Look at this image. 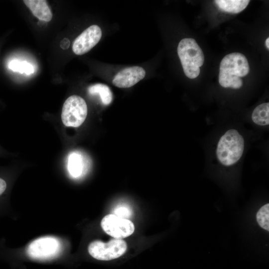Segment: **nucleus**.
Here are the masks:
<instances>
[{
    "mask_svg": "<svg viewBox=\"0 0 269 269\" xmlns=\"http://www.w3.org/2000/svg\"><path fill=\"white\" fill-rule=\"evenodd\" d=\"M250 66L246 56L240 53L226 55L220 65L219 83L224 88L239 89L243 84L241 77L247 75Z\"/></svg>",
    "mask_w": 269,
    "mask_h": 269,
    "instance_id": "1",
    "label": "nucleus"
},
{
    "mask_svg": "<svg viewBox=\"0 0 269 269\" xmlns=\"http://www.w3.org/2000/svg\"><path fill=\"white\" fill-rule=\"evenodd\" d=\"M177 53L185 75L190 79L198 77L204 56L195 40L191 38L182 39L177 47Z\"/></svg>",
    "mask_w": 269,
    "mask_h": 269,
    "instance_id": "2",
    "label": "nucleus"
},
{
    "mask_svg": "<svg viewBox=\"0 0 269 269\" xmlns=\"http://www.w3.org/2000/svg\"><path fill=\"white\" fill-rule=\"evenodd\" d=\"M244 149L243 137L236 130L227 131L219 139L216 155L223 165L230 166L236 163L242 156Z\"/></svg>",
    "mask_w": 269,
    "mask_h": 269,
    "instance_id": "3",
    "label": "nucleus"
},
{
    "mask_svg": "<svg viewBox=\"0 0 269 269\" xmlns=\"http://www.w3.org/2000/svg\"><path fill=\"white\" fill-rule=\"evenodd\" d=\"M87 113V106L84 99L77 95H72L64 103L61 120L66 127H78L85 121Z\"/></svg>",
    "mask_w": 269,
    "mask_h": 269,
    "instance_id": "4",
    "label": "nucleus"
},
{
    "mask_svg": "<svg viewBox=\"0 0 269 269\" xmlns=\"http://www.w3.org/2000/svg\"><path fill=\"white\" fill-rule=\"evenodd\" d=\"M127 249V243L120 239H113L107 243L96 240L90 243L88 247V252L93 258L105 261L120 257Z\"/></svg>",
    "mask_w": 269,
    "mask_h": 269,
    "instance_id": "5",
    "label": "nucleus"
},
{
    "mask_svg": "<svg viewBox=\"0 0 269 269\" xmlns=\"http://www.w3.org/2000/svg\"><path fill=\"white\" fill-rule=\"evenodd\" d=\"M60 250L59 240L53 237L46 236L32 241L27 247V254L33 259L46 260L56 257Z\"/></svg>",
    "mask_w": 269,
    "mask_h": 269,
    "instance_id": "6",
    "label": "nucleus"
},
{
    "mask_svg": "<svg viewBox=\"0 0 269 269\" xmlns=\"http://www.w3.org/2000/svg\"><path fill=\"white\" fill-rule=\"evenodd\" d=\"M103 230L115 239H123L131 235L134 226L129 219L120 218L113 214L106 215L102 220Z\"/></svg>",
    "mask_w": 269,
    "mask_h": 269,
    "instance_id": "7",
    "label": "nucleus"
},
{
    "mask_svg": "<svg viewBox=\"0 0 269 269\" xmlns=\"http://www.w3.org/2000/svg\"><path fill=\"white\" fill-rule=\"evenodd\" d=\"M102 35V30L98 25L90 26L74 41L73 51L78 55L88 52L99 42Z\"/></svg>",
    "mask_w": 269,
    "mask_h": 269,
    "instance_id": "8",
    "label": "nucleus"
},
{
    "mask_svg": "<svg viewBox=\"0 0 269 269\" xmlns=\"http://www.w3.org/2000/svg\"><path fill=\"white\" fill-rule=\"evenodd\" d=\"M144 69L138 66L125 68L120 71L114 77L112 83L121 88L132 87L144 78Z\"/></svg>",
    "mask_w": 269,
    "mask_h": 269,
    "instance_id": "9",
    "label": "nucleus"
},
{
    "mask_svg": "<svg viewBox=\"0 0 269 269\" xmlns=\"http://www.w3.org/2000/svg\"><path fill=\"white\" fill-rule=\"evenodd\" d=\"M89 163L88 158L82 153L79 151L72 152L68 157L69 172L72 177H79L86 173Z\"/></svg>",
    "mask_w": 269,
    "mask_h": 269,
    "instance_id": "10",
    "label": "nucleus"
},
{
    "mask_svg": "<svg viewBox=\"0 0 269 269\" xmlns=\"http://www.w3.org/2000/svg\"><path fill=\"white\" fill-rule=\"evenodd\" d=\"M23 1L38 19L45 21L51 20L52 13L46 0H24Z\"/></svg>",
    "mask_w": 269,
    "mask_h": 269,
    "instance_id": "11",
    "label": "nucleus"
},
{
    "mask_svg": "<svg viewBox=\"0 0 269 269\" xmlns=\"http://www.w3.org/2000/svg\"><path fill=\"white\" fill-rule=\"evenodd\" d=\"M247 0H216L215 3L223 11L237 13L243 10L248 5Z\"/></svg>",
    "mask_w": 269,
    "mask_h": 269,
    "instance_id": "12",
    "label": "nucleus"
},
{
    "mask_svg": "<svg viewBox=\"0 0 269 269\" xmlns=\"http://www.w3.org/2000/svg\"><path fill=\"white\" fill-rule=\"evenodd\" d=\"M252 119L253 122L258 125H269V103H265L258 106L253 112Z\"/></svg>",
    "mask_w": 269,
    "mask_h": 269,
    "instance_id": "13",
    "label": "nucleus"
},
{
    "mask_svg": "<svg viewBox=\"0 0 269 269\" xmlns=\"http://www.w3.org/2000/svg\"><path fill=\"white\" fill-rule=\"evenodd\" d=\"M88 90L90 94L99 95L101 101L104 105H108L112 102L113 94L108 85L97 83L89 87Z\"/></svg>",
    "mask_w": 269,
    "mask_h": 269,
    "instance_id": "14",
    "label": "nucleus"
},
{
    "mask_svg": "<svg viewBox=\"0 0 269 269\" xmlns=\"http://www.w3.org/2000/svg\"><path fill=\"white\" fill-rule=\"evenodd\" d=\"M7 67L13 71L25 73L27 75L31 74L34 72L33 66L24 61H21L17 59H12L8 62Z\"/></svg>",
    "mask_w": 269,
    "mask_h": 269,
    "instance_id": "15",
    "label": "nucleus"
},
{
    "mask_svg": "<svg viewBox=\"0 0 269 269\" xmlns=\"http://www.w3.org/2000/svg\"><path fill=\"white\" fill-rule=\"evenodd\" d=\"M256 219L259 225L267 231L269 230V204L262 206L258 211Z\"/></svg>",
    "mask_w": 269,
    "mask_h": 269,
    "instance_id": "16",
    "label": "nucleus"
},
{
    "mask_svg": "<svg viewBox=\"0 0 269 269\" xmlns=\"http://www.w3.org/2000/svg\"><path fill=\"white\" fill-rule=\"evenodd\" d=\"M113 214L121 218L128 219L132 215V210L127 204H119L114 208Z\"/></svg>",
    "mask_w": 269,
    "mask_h": 269,
    "instance_id": "17",
    "label": "nucleus"
},
{
    "mask_svg": "<svg viewBox=\"0 0 269 269\" xmlns=\"http://www.w3.org/2000/svg\"><path fill=\"white\" fill-rule=\"evenodd\" d=\"M6 188V183L2 178H0V195H1Z\"/></svg>",
    "mask_w": 269,
    "mask_h": 269,
    "instance_id": "18",
    "label": "nucleus"
},
{
    "mask_svg": "<svg viewBox=\"0 0 269 269\" xmlns=\"http://www.w3.org/2000/svg\"><path fill=\"white\" fill-rule=\"evenodd\" d=\"M266 46L268 49H269V38H267L266 40Z\"/></svg>",
    "mask_w": 269,
    "mask_h": 269,
    "instance_id": "19",
    "label": "nucleus"
}]
</instances>
